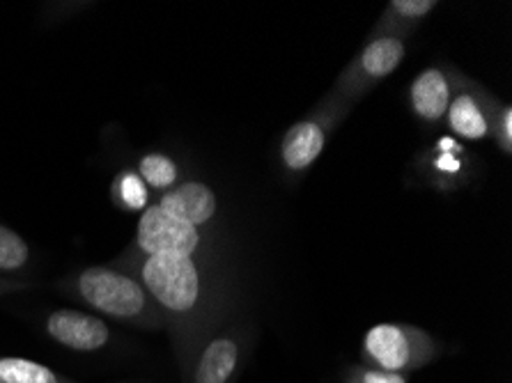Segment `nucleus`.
I'll use <instances>...</instances> for the list:
<instances>
[{"mask_svg":"<svg viewBox=\"0 0 512 383\" xmlns=\"http://www.w3.org/2000/svg\"><path fill=\"white\" fill-rule=\"evenodd\" d=\"M30 260L26 239L7 225H0V271H19Z\"/></svg>","mask_w":512,"mask_h":383,"instance_id":"nucleus-15","label":"nucleus"},{"mask_svg":"<svg viewBox=\"0 0 512 383\" xmlns=\"http://www.w3.org/2000/svg\"><path fill=\"white\" fill-rule=\"evenodd\" d=\"M455 67L437 62L423 69L409 85V106L416 120L425 127H439L446 120L448 104L453 97Z\"/></svg>","mask_w":512,"mask_h":383,"instance_id":"nucleus-10","label":"nucleus"},{"mask_svg":"<svg viewBox=\"0 0 512 383\" xmlns=\"http://www.w3.org/2000/svg\"><path fill=\"white\" fill-rule=\"evenodd\" d=\"M253 331L244 322H228L209 335L184 370V383H237L251 354Z\"/></svg>","mask_w":512,"mask_h":383,"instance_id":"nucleus-5","label":"nucleus"},{"mask_svg":"<svg viewBox=\"0 0 512 383\" xmlns=\"http://www.w3.org/2000/svg\"><path fill=\"white\" fill-rule=\"evenodd\" d=\"M157 205L193 228H205L219 211V198L212 186L203 182H182L161 195Z\"/></svg>","mask_w":512,"mask_h":383,"instance_id":"nucleus-11","label":"nucleus"},{"mask_svg":"<svg viewBox=\"0 0 512 383\" xmlns=\"http://www.w3.org/2000/svg\"><path fill=\"white\" fill-rule=\"evenodd\" d=\"M345 383H409V374L386 372L370 365H352L343 374Z\"/></svg>","mask_w":512,"mask_h":383,"instance_id":"nucleus-18","label":"nucleus"},{"mask_svg":"<svg viewBox=\"0 0 512 383\" xmlns=\"http://www.w3.org/2000/svg\"><path fill=\"white\" fill-rule=\"evenodd\" d=\"M354 106L345 104L336 95L324 97L304 120L292 124L281 140V163L287 175H304L320 159L329 138L333 136Z\"/></svg>","mask_w":512,"mask_h":383,"instance_id":"nucleus-4","label":"nucleus"},{"mask_svg":"<svg viewBox=\"0 0 512 383\" xmlns=\"http://www.w3.org/2000/svg\"><path fill=\"white\" fill-rule=\"evenodd\" d=\"M0 383H76L53 372L42 363L28 361V358L7 356L0 358Z\"/></svg>","mask_w":512,"mask_h":383,"instance_id":"nucleus-13","label":"nucleus"},{"mask_svg":"<svg viewBox=\"0 0 512 383\" xmlns=\"http://www.w3.org/2000/svg\"><path fill=\"white\" fill-rule=\"evenodd\" d=\"M437 7V0H393L377 19L370 37L407 39Z\"/></svg>","mask_w":512,"mask_h":383,"instance_id":"nucleus-12","label":"nucleus"},{"mask_svg":"<svg viewBox=\"0 0 512 383\" xmlns=\"http://www.w3.org/2000/svg\"><path fill=\"white\" fill-rule=\"evenodd\" d=\"M115 198L124 209H147L150 207V191L138 173H122L115 182Z\"/></svg>","mask_w":512,"mask_h":383,"instance_id":"nucleus-16","label":"nucleus"},{"mask_svg":"<svg viewBox=\"0 0 512 383\" xmlns=\"http://www.w3.org/2000/svg\"><path fill=\"white\" fill-rule=\"evenodd\" d=\"M496 97L473 81L460 69L453 76V97L446 111V124L451 134L462 140H487L490 138V115Z\"/></svg>","mask_w":512,"mask_h":383,"instance_id":"nucleus-8","label":"nucleus"},{"mask_svg":"<svg viewBox=\"0 0 512 383\" xmlns=\"http://www.w3.org/2000/svg\"><path fill=\"white\" fill-rule=\"evenodd\" d=\"M490 138H494L496 147L503 154H512V108L508 101H494L490 115Z\"/></svg>","mask_w":512,"mask_h":383,"instance_id":"nucleus-17","label":"nucleus"},{"mask_svg":"<svg viewBox=\"0 0 512 383\" xmlns=\"http://www.w3.org/2000/svg\"><path fill=\"white\" fill-rule=\"evenodd\" d=\"M405 56L407 39L368 37V42L361 46V51L338 74L331 95H336L345 104L354 106L370 90H375L379 83L386 81L402 65Z\"/></svg>","mask_w":512,"mask_h":383,"instance_id":"nucleus-6","label":"nucleus"},{"mask_svg":"<svg viewBox=\"0 0 512 383\" xmlns=\"http://www.w3.org/2000/svg\"><path fill=\"white\" fill-rule=\"evenodd\" d=\"M138 177L143 179L145 186L157 191H170L177 186V177H180V168L170 156L161 152L145 154L141 163H138Z\"/></svg>","mask_w":512,"mask_h":383,"instance_id":"nucleus-14","label":"nucleus"},{"mask_svg":"<svg viewBox=\"0 0 512 383\" xmlns=\"http://www.w3.org/2000/svg\"><path fill=\"white\" fill-rule=\"evenodd\" d=\"M44 328L53 342L69 351H79V354H92L111 342V328L104 319L72 308L51 312Z\"/></svg>","mask_w":512,"mask_h":383,"instance_id":"nucleus-9","label":"nucleus"},{"mask_svg":"<svg viewBox=\"0 0 512 383\" xmlns=\"http://www.w3.org/2000/svg\"><path fill=\"white\" fill-rule=\"evenodd\" d=\"M441 354L444 345L414 324H377L366 331L361 342V365L398 374L423 370Z\"/></svg>","mask_w":512,"mask_h":383,"instance_id":"nucleus-3","label":"nucleus"},{"mask_svg":"<svg viewBox=\"0 0 512 383\" xmlns=\"http://www.w3.org/2000/svg\"><path fill=\"white\" fill-rule=\"evenodd\" d=\"M136 278L164 315L184 374L200 345L223 326L228 315L226 289L193 257L143 255Z\"/></svg>","mask_w":512,"mask_h":383,"instance_id":"nucleus-1","label":"nucleus"},{"mask_svg":"<svg viewBox=\"0 0 512 383\" xmlns=\"http://www.w3.org/2000/svg\"><path fill=\"white\" fill-rule=\"evenodd\" d=\"M205 237L200 228L166 214L159 205H150L138 221L136 250L141 255H175L193 257L205 253Z\"/></svg>","mask_w":512,"mask_h":383,"instance_id":"nucleus-7","label":"nucleus"},{"mask_svg":"<svg viewBox=\"0 0 512 383\" xmlns=\"http://www.w3.org/2000/svg\"><path fill=\"white\" fill-rule=\"evenodd\" d=\"M72 289L85 306L104 317L152 328V331L166 326L164 315L152 301V296L147 294V289L124 269L104 267V264L88 267L76 276Z\"/></svg>","mask_w":512,"mask_h":383,"instance_id":"nucleus-2","label":"nucleus"}]
</instances>
